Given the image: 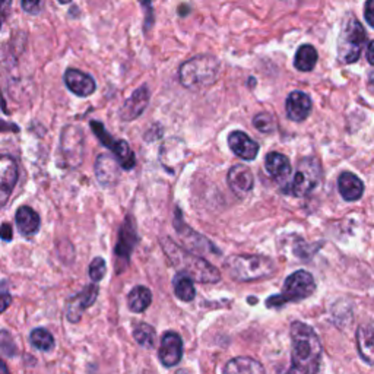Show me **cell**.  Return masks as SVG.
Instances as JSON below:
<instances>
[{
    "instance_id": "28",
    "label": "cell",
    "mask_w": 374,
    "mask_h": 374,
    "mask_svg": "<svg viewBox=\"0 0 374 374\" xmlns=\"http://www.w3.org/2000/svg\"><path fill=\"white\" fill-rule=\"evenodd\" d=\"M29 340L32 347H36L40 351H52L55 348L53 335L43 328L32 331L29 335Z\"/></svg>"
},
{
    "instance_id": "40",
    "label": "cell",
    "mask_w": 374,
    "mask_h": 374,
    "mask_svg": "<svg viewBox=\"0 0 374 374\" xmlns=\"http://www.w3.org/2000/svg\"><path fill=\"white\" fill-rule=\"evenodd\" d=\"M0 374H10L6 363L2 359H0Z\"/></svg>"
},
{
    "instance_id": "36",
    "label": "cell",
    "mask_w": 374,
    "mask_h": 374,
    "mask_svg": "<svg viewBox=\"0 0 374 374\" xmlns=\"http://www.w3.org/2000/svg\"><path fill=\"white\" fill-rule=\"evenodd\" d=\"M12 237H13L12 226L8 222L2 224V226H0V238H2L3 241H10Z\"/></svg>"
},
{
    "instance_id": "21",
    "label": "cell",
    "mask_w": 374,
    "mask_h": 374,
    "mask_svg": "<svg viewBox=\"0 0 374 374\" xmlns=\"http://www.w3.org/2000/svg\"><path fill=\"white\" fill-rule=\"evenodd\" d=\"M16 225L24 236H34L40 229V217L29 206H21L16 210Z\"/></svg>"
},
{
    "instance_id": "14",
    "label": "cell",
    "mask_w": 374,
    "mask_h": 374,
    "mask_svg": "<svg viewBox=\"0 0 374 374\" xmlns=\"http://www.w3.org/2000/svg\"><path fill=\"white\" fill-rule=\"evenodd\" d=\"M150 104V89L146 85L138 88L132 95L129 96L120 110V119L123 122H132L138 119L145 108Z\"/></svg>"
},
{
    "instance_id": "1",
    "label": "cell",
    "mask_w": 374,
    "mask_h": 374,
    "mask_svg": "<svg viewBox=\"0 0 374 374\" xmlns=\"http://www.w3.org/2000/svg\"><path fill=\"white\" fill-rule=\"evenodd\" d=\"M291 367L285 374H317L322 344L313 328L303 322L291 324Z\"/></svg>"
},
{
    "instance_id": "16",
    "label": "cell",
    "mask_w": 374,
    "mask_h": 374,
    "mask_svg": "<svg viewBox=\"0 0 374 374\" xmlns=\"http://www.w3.org/2000/svg\"><path fill=\"white\" fill-rule=\"evenodd\" d=\"M226 182H229L230 189L237 196H246L252 192L254 186V178L252 171L246 166H233L231 170L226 174Z\"/></svg>"
},
{
    "instance_id": "33",
    "label": "cell",
    "mask_w": 374,
    "mask_h": 374,
    "mask_svg": "<svg viewBox=\"0 0 374 374\" xmlns=\"http://www.w3.org/2000/svg\"><path fill=\"white\" fill-rule=\"evenodd\" d=\"M21 5L22 9L28 13L36 15L40 12V6H41V0H21Z\"/></svg>"
},
{
    "instance_id": "23",
    "label": "cell",
    "mask_w": 374,
    "mask_h": 374,
    "mask_svg": "<svg viewBox=\"0 0 374 374\" xmlns=\"http://www.w3.org/2000/svg\"><path fill=\"white\" fill-rule=\"evenodd\" d=\"M225 374H265V368L249 357H237L226 363Z\"/></svg>"
},
{
    "instance_id": "34",
    "label": "cell",
    "mask_w": 374,
    "mask_h": 374,
    "mask_svg": "<svg viewBox=\"0 0 374 374\" xmlns=\"http://www.w3.org/2000/svg\"><path fill=\"white\" fill-rule=\"evenodd\" d=\"M10 304H12V296L8 291L0 288V315L5 313Z\"/></svg>"
},
{
    "instance_id": "30",
    "label": "cell",
    "mask_w": 374,
    "mask_h": 374,
    "mask_svg": "<svg viewBox=\"0 0 374 374\" xmlns=\"http://www.w3.org/2000/svg\"><path fill=\"white\" fill-rule=\"evenodd\" d=\"M253 126L259 130V132L269 135L275 132L276 122L273 116L269 115V113H259V115H256L253 119Z\"/></svg>"
},
{
    "instance_id": "8",
    "label": "cell",
    "mask_w": 374,
    "mask_h": 374,
    "mask_svg": "<svg viewBox=\"0 0 374 374\" xmlns=\"http://www.w3.org/2000/svg\"><path fill=\"white\" fill-rule=\"evenodd\" d=\"M59 152L62 166L75 170L84 161V132L76 124H68L62 130Z\"/></svg>"
},
{
    "instance_id": "2",
    "label": "cell",
    "mask_w": 374,
    "mask_h": 374,
    "mask_svg": "<svg viewBox=\"0 0 374 374\" xmlns=\"http://www.w3.org/2000/svg\"><path fill=\"white\" fill-rule=\"evenodd\" d=\"M162 250L166 252L167 257L174 268L178 269V273H185L189 278L198 282L214 284L221 280L220 271L210 265L208 260L193 254L185 249L178 247L170 238L161 240Z\"/></svg>"
},
{
    "instance_id": "39",
    "label": "cell",
    "mask_w": 374,
    "mask_h": 374,
    "mask_svg": "<svg viewBox=\"0 0 374 374\" xmlns=\"http://www.w3.org/2000/svg\"><path fill=\"white\" fill-rule=\"evenodd\" d=\"M367 62L374 66V40L368 43L367 45Z\"/></svg>"
},
{
    "instance_id": "31",
    "label": "cell",
    "mask_w": 374,
    "mask_h": 374,
    "mask_svg": "<svg viewBox=\"0 0 374 374\" xmlns=\"http://www.w3.org/2000/svg\"><path fill=\"white\" fill-rule=\"evenodd\" d=\"M107 272V266L103 257H95L89 265V278L94 281V284L100 282Z\"/></svg>"
},
{
    "instance_id": "29",
    "label": "cell",
    "mask_w": 374,
    "mask_h": 374,
    "mask_svg": "<svg viewBox=\"0 0 374 374\" xmlns=\"http://www.w3.org/2000/svg\"><path fill=\"white\" fill-rule=\"evenodd\" d=\"M134 336L136 343L143 348H152L155 345V329L146 323H139L134 331Z\"/></svg>"
},
{
    "instance_id": "3",
    "label": "cell",
    "mask_w": 374,
    "mask_h": 374,
    "mask_svg": "<svg viewBox=\"0 0 374 374\" xmlns=\"http://www.w3.org/2000/svg\"><path fill=\"white\" fill-rule=\"evenodd\" d=\"M220 60L214 56L202 55L185 62L178 69L180 82L187 89H201L213 85L218 79Z\"/></svg>"
},
{
    "instance_id": "22",
    "label": "cell",
    "mask_w": 374,
    "mask_h": 374,
    "mask_svg": "<svg viewBox=\"0 0 374 374\" xmlns=\"http://www.w3.org/2000/svg\"><path fill=\"white\" fill-rule=\"evenodd\" d=\"M357 348H359L361 359L374 366V331L370 326H360L357 329Z\"/></svg>"
},
{
    "instance_id": "25",
    "label": "cell",
    "mask_w": 374,
    "mask_h": 374,
    "mask_svg": "<svg viewBox=\"0 0 374 374\" xmlns=\"http://www.w3.org/2000/svg\"><path fill=\"white\" fill-rule=\"evenodd\" d=\"M151 301H152V294H151V291L146 287L138 285V287H135L132 291L129 292L127 304H129L130 310L135 312V313L145 312L146 308L150 307Z\"/></svg>"
},
{
    "instance_id": "35",
    "label": "cell",
    "mask_w": 374,
    "mask_h": 374,
    "mask_svg": "<svg viewBox=\"0 0 374 374\" xmlns=\"http://www.w3.org/2000/svg\"><path fill=\"white\" fill-rule=\"evenodd\" d=\"M364 18L371 28H374V0H367L364 6Z\"/></svg>"
},
{
    "instance_id": "4",
    "label": "cell",
    "mask_w": 374,
    "mask_h": 374,
    "mask_svg": "<svg viewBox=\"0 0 374 374\" xmlns=\"http://www.w3.org/2000/svg\"><path fill=\"white\" fill-rule=\"evenodd\" d=\"M226 266H229L231 278L240 282L265 280L276 271L273 260L266 256H233L226 262Z\"/></svg>"
},
{
    "instance_id": "27",
    "label": "cell",
    "mask_w": 374,
    "mask_h": 374,
    "mask_svg": "<svg viewBox=\"0 0 374 374\" xmlns=\"http://www.w3.org/2000/svg\"><path fill=\"white\" fill-rule=\"evenodd\" d=\"M173 287L175 296L182 301H192L196 296V289H194L193 280L189 278L185 273H177L173 280Z\"/></svg>"
},
{
    "instance_id": "18",
    "label": "cell",
    "mask_w": 374,
    "mask_h": 374,
    "mask_svg": "<svg viewBox=\"0 0 374 374\" xmlns=\"http://www.w3.org/2000/svg\"><path fill=\"white\" fill-rule=\"evenodd\" d=\"M136 241H138V236H136L134 220L127 217L119 233V240L116 245V256L120 260H126L127 262V260L130 259V254H132L134 252Z\"/></svg>"
},
{
    "instance_id": "10",
    "label": "cell",
    "mask_w": 374,
    "mask_h": 374,
    "mask_svg": "<svg viewBox=\"0 0 374 374\" xmlns=\"http://www.w3.org/2000/svg\"><path fill=\"white\" fill-rule=\"evenodd\" d=\"M158 357L166 367H173L180 363L183 357V340L175 332H167L161 339Z\"/></svg>"
},
{
    "instance_id": "24",
    "label": "cell",
    "mask_w": 374,
    "mask_h": 374,
    "mask_svg": "<svg viewBox=\"0 0 374 374\" xmlns=\"http://www.w3.org/2000/svg\"><path fill=\"white\" fill-rule=\"evenodd\" d=\"M317 50L312 44H303L294 57V66L300 72H310L315 69L317 63Z\"/></svg>"
},
{
    "instance_id": "32",
    "label": "cell",
    "mask_w": 374,
    "mask_h": 374,
    "mask_svg": "<svg viewBox=\"0 0 374 374\" xmlns=\"http://www.w3.org/2000/svg\"><path fill=\"white\" fill-rule=\"evenodd\" d=\"M0 350H2L8 357L16 355V351H18L12 335L8 331H0Z\"/></svg>"
},
{
    "instance_id": "26",
    "label": "cell",
    "mask_w": 374,
    "mask_h": 374,
    "mask_svg": "<svg viewBox=\"0 0 374 374\" xmlns=\"http://www.w3.org/2000/svg\"><path fill=\"white\" fill-rule=\"evenodd\" d=\"M113 154H115L119 166L123 168V170H132L136 164V158H135V154L134 151L130 150V146L126 141H122V139H116L115 143L111 145Z\"/></svg>"
},
{
    "instance_id": "9",
    "label": "cell",
    "mask_w": 374,
    "mask_h": 374,
    "mask_svg": "<svg viewBox=\"0 0 374 374\" xmlns=\"http://www.w3.org/2000/svg\"><path fill=\"white\" fill-rule=\"evenodd\" d=\"M18 164L12 157H0V206H3L18 182Z\"/></svg>"
},
{
    "instance_id": "42",
    "label": "cell",
    "mask_w": 374,
    "mask_h": 374,
    "mask_svg": "<svg viewBox=\"0 0 374 374\" xmlns=\"http://www.w3.org/2000/svg\"><path fill=\"white\" fill-rule=\"evenodd\" d=\"M0 28H2V20H0Z\"/></svg>"
},
{
    "instance_id": "19",
    "label": "cell",
    "mask_w": 374,
    "mask_h": 374,
    "mask_svg": "<svg viewBox=\"0 0 374 374\" xmlns=\"http://www.w3.org/2000/svg\"><path fill=\"white\" fill-rule=\"evenodd\" d=\"M338 189L340 196H343L347 202H355L361 199L363 196L364 183L361 182V178L357 177L354 173L345 171L339 175Z\"/></svg>"
},
{
    "instance_id": "7",
    "label": "cell",
    "mask_w": 374,
    "mask_h": 374,
    "mask_svg": "<svg viewBox=\"0 0 374 374\" xmlns=\"http://www.w3.org/2000/svg\"><path fill=\"white\" fill-rule=\"evenodd\" d=\"M316 289V282L313 275L307 271H297L291 273L284 282L281 294L269 297L266 305L272 307H281L287 303L292 301H301L310 297Z\"/></svg>"
},
{
    "instance_id": "20",
    "label": "cell",
    "mask_w": 374,
    "mask_h": 374,
    "mask_svg": "<svg viewBox=\"0 0 374 374\" xmlns=\"http://www.w3.org/2000/svg\"><path fill=\"white\" fill-rule=\"evenodd\" d=\"M265 167L273 180L285 183L291 175V162L281 152H269L265 158Z\"/></svg>"
},
{
    "instance_id": "17",
    "label": "cell",
    "mask_w": 374,
    "mask_h": 374,
    "mask_svg": "<svg viewBox=\"0 0 374 374\" xmlns=\"http://www.w3.org/2000/svg\"><path fill=\"white\" fill-rule=\"evenodd\" d=\"M64 84L69 88L71 92H73L78 96H89L95 92L96 84L94 78H91L88 73L80 72L78 69H68L64 73Z\"/></svg>"
},
{
    "instance_id": "5",
    "label": "cell",
    "mask_w": 374,
    "mask_h": 374,
    "mask_svg": "<svg viewBox=\"0 0 374 374\" xmlns=\"http://www.w3.org/2000/svg\"><path fill=\"white\" fill-rule=\"evenodd\" d=\"M367 41V32L361 22L348 16L338 37V59L340 63L351 64L360 59Z\"/></svg>"
},
{
    "instance_id": "37",
    "label": "cell",
    "mask_w": 374,
    "mask_h": 374,
    "mask_svg": "<svg viewBox=\"0 0 374 374\" xmlns=\"http://www.w3.org/2000/svg\"><path fill=\"white\" fill-rule=\"evenodd\" d=\"M12 8V0H0V20L8 18Z\"/></svg>"
},
{
    "instance_id": "13",
    "label": "cell",
    "mask_w": 374,
    "mask_h": 374,
    "mask_svg": "<svg viewBox=\"0 0 374 374\" xmlns=\"http://www.w3.org/2000/svg\"><path fill=\"white\" fill-rule=\"evenodd\" d=\"M95 177L103 187H113L120 177V166L115 157L101 154L95 161Z\"/></svg>"
},
{
    "instance_id": "41",
    "label": "cell",
    "mask_w": 374,
    "mask_h": 374,
    "mask_svg": "<svg viewBox=\"0 0 374 374\" xmlns=\"http://www.w3.org/2000/svg\"><path fill=\"white\" fill-rule=\"evenodd\" d=\"M59 2H60V3H63V5H68V3H71V2H72V0H59Z\"/></svg>"
},
{
    "instance_id": "6",
    "label": "cell",
    "mask_w": 374,
    "mask_h": 374,
    "mask_svg": "<svg viewBox=\"0 0 374 374\" xmlns=\"http://www.w3.org/2000/svg\"><path fill=\"white\" fill-rule=\"evenodd\" d=\"M322 178V166L317 158L305 157L299 161L297 168L292 174L291 180L285 185L282 192L294 198H304L312 193Z\"/></svg>"
},
{
    "instance_id": "12",
    "label": "cell",
    "mask_w": 374,
    "mask_h": 374,
    "mask_svg": "<svg viewBox=\"0 0 374 374\" xmlns=\"http://www.w3.org/2000/svg\"><path fill=\"white\" fill-rule=\"evenodd\" d=\"M312 99L310 95H307L303 91H292L285 101V113L287 117L291 122L301 123L304 122L308 116H310L312 111Z\"/></svg>"
},
{
    "instance_id": "15",
    "label": "cell",
    "mask_w": 374,
    "mask_h": 374,
    "mask_svg": "<svg viewBox=\"0 0 374 374\" xmlns=\"http://www.w3.org/2000/svg\"><path fill=\"white\" fill-rule=\"evenodd\" d=\"M229 145L234 155L245 161H253L259 154V143L240 130H234L229 135Z\"/></svg>"
},
{
    "instance_id": "11",
    "label": "cell",
    "mask_w": 374,
    "mask_h": 374,
    "mask_svg": "<svg viewBox=\"0 0 374 374\" xmlns=\"http://www.w3.org/2000/svg\"><path fill=\"white\" fill-rule=\"evenodd\" d=\"M99 285L96 284H89L87 285L82 291L79 292L78 296L72 297L69 300V304H68V319L69 322L72 323H76L80 320V317H82V313L87 310V308H89L96 297H99Z\"/></svg>"
},
{
    "instance_id": "38",
    "label": "cell",
    "mask_w": 374,
    "mask_h": 374,
    "mask_svg": "<svg viewBox=\"0 0 374 374\" xmlns=\"http://www.w3.org/2000/svg\"><path fill=\"white\" fill-rule=\"evenodd\" d=\"M12 130H15V132H18L20 129H18V126L0 120V132H12Z\"/></svg>"
}]
</instances>
